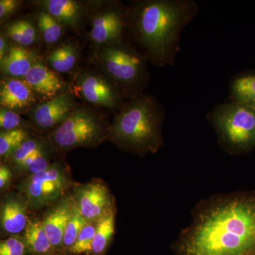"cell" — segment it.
Wrapping results in <instances>:
<instances>
[{"label":"cell","mask_w":255,"mask_h":255,"mask_svg":"<svg viewBox=\"0 0 255 255\" xmlns=\"http://www.w3.org/2000/svg\"><path fill=\"white\" fill-rule=\"evenodd\" d=\"M185 232L182 255H255V196L210 201Z\"/></svg>","instance_id":"6da1fadb"},{"label":"cell","mask_w":255,"mask_h":255,"mask_svg":"<svg viewBox=\"0 0 255 255\" xmlns=\"http://www.w3.org/2000/svg\"><path fill=\"white\" fill-rule=\"evenodd\" d=\"M199 11L193 0L134 1L128 10V31L152 65L172 66L180 50L183 30Z\"/></svg>","instance_id":"7a4b0ae2"},{"label":"cell","mask_w":255,"mask_h":255,"mask_svg":"<svg viewBox=\"0 0 255 255\" xmlns=\"http://www.w3.org/2000/svg\"><path fill=\"white\" fill-rule=\"evenodd\" d=\"M165 110L153 96L142 95L124 104L115 116L110 134L117 145L138 155L155 153L163 145Z\"/></svg>","instance_id":"3957f363"},{"label":"cell","mask_w":255,"mask_h":255,"mask_svg":"<svg viewBox=\"0 0 255 255\" xmlns=\"http://www.w3.org/2000/svg\"><path fill=\"white\" fill-rule=\"evenodd\" d=\"M95 60L102 73L122 90L127 100L142 95L150 81L148 60L135 46L121 41L95 50Z\"/></svg>","instance_id":"277c9868"},{"label":"cell","mask_w":255,"mask_h":255,"mask_svg":"<svg viewBox=\"0 0 255 255\" xmlns=\"http://www.w3.org/2000/svg\"><path fill=\"white\" fill-rule=\"evenodd\" d=\"M221 143L234 153L251 150L255 146V110L233 102L216 106L209 114Z\"/></svg>","instance_id":"5b68a950"},{"label":"cell","mask_w":255,"mask_h":255,"mask_svg":"<svg viewBox=\"0 0 255 255\" xmlns=\"http://www.w3.org/2000/svg\"><path fill=\"white\" fill-rule=\"evenodd\" d=\"M105 128L100 116L79 105L51 134L53 145L61 150L99 145L105 137Z\"/></svg>","instance_id":"8992f818"},{"label":"cell","mask_w":255,"mask_h":255,"mask_svg":"<svg viewBox=\"0 0 255 255\" xmlns=\"http://www.w3.org/2000/svg\"><path fill=\"white\" fill-rule=\"evenodd\" d=\"M128 10L116 1L97 4L90 16V38L96 48L124 41L128 31Z\"/></svg>","instance_id":"52a82bcc"},{"label":"cell","mask_w":255,"mask_h":255,"mask_svg":"<svg viewBox=\"0 0 255 255\" xmlns=\"http://www.w3.org/2000/svg\"><path fill=\"white\" fill-rule=\"evenodd\" d=\"M75 90L87 103L107 110H119L127 102L123 92L110 79L92 70L79 74Z\"/></svg>","instance_id":"ba28073f"},{"label":"cell","mask_w":255,"mask_h":255,"mask_svg":"<svg viewBox=\"0 0 255 255\" xmlns=\"http://www.w3.org/2000/svg\"><path fill=\"white\" fill-rule=\"evenodd\" d=\"M67 179L58 164H50L46 170L31 174L25 181L21 190L33 207H41L55 200L65 191Z\"/></svg>","instance_id":"9c48e42d"},{"label":"cell","mask_w":255,"mask_h":255,"mask_svg":"<svg viewBox=\"0 0 255 255\" xmlns=\"http://www.w3.org/2000/svg\"><path fill=\"white\" fill-rule=\"evenodd\" d=\"M78 106L75 95L68 91L38 102L28 112V116L36 127L46 130L58 127Z\"/></svg>","instance_id":"30bf717a"},{"label":"cell","mask_w":255,"mask_h":255,"mask_svg":"<svg viewBox=\"0 0 255 255\" xmlns=\"http://www.w3.org/2000/svg\"><path fill=\"white\" fill-rule=\"evenodd\" d=\"M75 201L79 211L89 222L98 221L112 212L110 192L100 182L89 183L79 189Z\"/></svg>","instance_id":"8fae6325"},{"label":"cell","mask_w":255,"mask_h":255,"mask_svg":"<svg viewBox=\"0 0 255 255\" xmlns=\"http://www.w3.org/2000/svg\"><path fill=\"white\" fill-rule=\"evenodd\" d=\"M23 80L41 102L51 100L68 91V83L40 59Z\"/></svg>","instance_id":"7c38bea8"},{"label":"cell","mask_w":255,"mask_h":255,"mask_svg":"<svg viewBox=\"0 0 255 255\" xmlns=\"http://www.w3.org/2000/svg\"><path fill=\"white\" fill-rule=\"evenodd\" d=\"M38 97L24 80L4 78L0 83V105L19 114L38 104Z\"/></svg>","instance_id":"4fadbf2b"},{"label":"cell","mask_w":255,"mask_h":255,"mask_svg":"<svg viewBox=\"0 0 255 255\" xmlns=\"http://www.w3.org/2000/svg\"><path fill=\"white\" fill-rule=\"evenodd\" d=\"M61 24L78 29L87 14L86 7L74 0H41L36 1Z\"/></svg>","instance_id":"5bb4252c"},{"label":"cell","mask_w":255,"mask_h":255,"mask_svg":"<svg viewBox=\"0 0 255 255\" xmlns=\"http://www.w3.org/2000/svg\"><path fill=\"white\" fill-rule=\"evenodd\" d=\"M38 59L24 47L12 45L8 54L0 60L1 73L4 78L23 80Z\"/></svg>","instance_id":"9a60e30c"},{"label":"cell","mask_w":255,"mask_h":255,"mask_svg":"<svg viewBox=\"0 0 255 255\" xmlns=\"http://www.w3.org/2000/svg\"><path fill=\"white\" fill-rule=\"evenodd\" d=\"M27 213L24 203L14 196H8L1 204V226L4 233L17 234L26 229Z\"/></svg>","instance_id":"2e32d148"},{"label":"cell","mask_w":255,"mask_h":255,"mask_svg":"<svg viewBox=\"0 0 255 255\" xmlns=\"http://www.w3.org/2000/svg\"><path fill=\"white\" fill-rule=\"evenodd\" d=\"M73 211V200L64 199L47 215L43 228L53 247L63 243L64 233Z\"/></svg>","instance_id":"e0dca14e"},{"label":"cell","mask_w":255,"mask_h":255,"mask_svg":"<svg viewBox=\"0 0 255 255\" xmlns=\"http://www.w3.org/2000/svg\"><path fill=\"white\" fill-rule=\"evenodd\" d=\"M46 62L57 73H70L76 66L79 60V50L76 45L64 43L53 48L46 55Z\"/></svg>","instance_id":"ac0fdd59"},{"label":"cell","mask_w":255,"mask_h":255,"mask_svg":"<svg viewBox=\"0 0 255 255\" xmlns=\"http://www.w3.org/2000/svg\"><path fill=\"white\" fill-rule=\"evenodd\" d=\"M229 90L233 102L244 104L255 110V71L234 77L230 84Z\"/></svg>","instance_id":"d6986e66"},{"label":"cell","mask_w":255,"mask_h":255,"mask_svg":"<svg viewBox=\"0 0 255 255\" xmlns=\"http://www.w3.org/2000/svg\"><path fill=\"white\" fill-rule=\"evenodd\" d=\"M3 34L15 43V45L24 47L34 44L38 38V31L31 20L18 19L8 23Z\"/></svg>","instance_id":"ffe728a7"},{"label":"cell","mask_w":255,"mask_h":255,"mask_svg":"<svg viewBox=\"0 0 255 255\" xmlns=\"http://www.w3.org/2000/svg\"><path fill=\"white\" fill-rule=\"evenodd\" d=\"M25 241L32 251L39 254L48 253L53 247L41 221H28L25 229Z\"/></svg>","instance_id":"44dd1931"},{"label":"cell","mask_w":255,"mask_h":255,"mask_svg":"<svg viewBox=\"0 0 255 255\" xmlns=\"http://www.w3.org/2000/svg\"><path fill=\"white\" fill-rule=\"evenodd\" d=\"M37 23L41 37L47 44H55L63 36V24L45 10L38 11Z\"/></svg>","instance_id":"7402d4cb"},{"label":"cell","mask_w":255,"mask_h":255,"mask_svg":"<svg viewBox=\"0 0 255 255\" xmlns=\"http://www.w3.org/2000/svg\"><path fill=\"white\" fill-rule=\"evenodd\" d=\"M114 225V215L112 211L97 221L95 238L92 244V253L96 255L103 253L113 236Z\"/></svg>","instance_id":"603a6c76"},{"label":"cell","mask_w":255,"mask_h":255,"mask_svg":"<svg viewBox=\"0 0 255 255\" xmlns=\"http://www.w3.org/2000/svg\"><path fill=\"white\" fill-rule=\"evenodd\" d=\"M29 137L28 132L23 128L2 130L0 134V156L1 158L9 157Z\"/></svg>","instance_id":"cb8c5ba5"},{"label":"cell","mask_w":255,"mask_h":255,"mask_svg":"<svg viewBox=\"0 0 255 255\" xmlns=\"http://www.w3.org/2000/svg\"><path fill=\"white\" fill-rule=\"evenodd\" d=\"M88 222L89 221L83 217L79 211L75 200H73V211L64 233L63 244L65 246L72 248L78 239L82 228L85 227Z\"/></svg>","instance_id":"d4e9b609"},{"label":"cell","mask_w":255,"mask_h":255,"mask_svg":"<svg viewBox=\"0 0 255 255\" xmlns=\"http://www.w3.org/2000/svg\"><path fill=\"white\" fill-rule=\"evenodd\" d=\"M44 147L46 144L41 139L29 137L9 157L13 164L19 168L25 161Z\"/></svg>","instance_id":"484cf974"},{"label":"cell","mask_w":255,"mask_h":255,"mask_svg":"<svg viewBox=\"0 0 255 255\" xmlns=\"http://www.w3.org/2000/svg\"><path fill=\"white\" fill-rule=\"evenodd\" d=\"M97 223L88 222L79 234L78 239L70 251L75 254H81L92 252V244L95 238Z\"/></svg>","instance_id":"4316f807"},{"label":"cell","mask_w":255,"mask_h":255,"mask_svg":"<svg viewBox=\"0 0 255 255\" xmlns=\"http://www.w3.org/2000/svg\"><path fill=\"white\" fill-rule=\"evenodd\" d=\"M50 166L48 155L47 153L46 147H44L32 155L27 160L25 161L18 169H22L33 174L46 170Z\"/></svg>","instance_id":"83f0119b"},{"label":"cell","mask_w":255,"mask_h":255,"mask_svg":"<svg viewBox=\"0 0 255 255\" xmlns=\"http://www.w3.org/2000/svg\"><path fill=\"white\" fill-rule=\"evenodd\" d=\"M25 124L20 114L8 109H0V127L2 130H11L23 128Z\"/></svg>","instance_id":"f1b7e54d"},{"label":"cell","mask_w":255,"mask_h":255,"mask_svg":"<svg viewBox=\"0 0 255 255\" xmlns=\"http://www.w3.org/2000/svg\"><path fill=\"white\" fill-rule=\"evenodd\" d=\"M24 251V243L17 238H9L0 243V255H23Z\"/></svg>","instance_id":"f546056e"},{"label":"cell","mask_w":255,"mask_h":255,"mask_svg":"<svg viewBox=\"0 0 255 255\" xmlns=\"http://www.w3.org/2000/svg\"><path fill=\"white\" fill-rule=\"evenodd\" d=\"M21 1L18 0H1L0 1V20L1 22L7 19L16 12L21 6Z\"/></svg>","instance_id":"4dcf8cb0"},{"label":"cell","mask_w":255,"mask_h":255,"mask_svg":"<svg viewBox=\"0 0 255 255\" xmlns=\"http://www.w3.org/2000/svg\"><path fill=\"white\" fill-rule=\"evenodd\" d=\"M11 179V172L6 166L0 167V189L2 190L9 184Z\"/></svg>","instance_id":"1f68e13d"},{"label":"cell","mask_w":255,"mask_h":255,"mask_svg":"<svg viewBox=\"0 0 255 255\" xmlns=\"http://www.w3.org/2000/svg\"><path fill=\"white\" fill-rule=\"evenodd\" d=\"M11 46H9V41L6 37L2 34V33H1V36H0V60H2L8 54L11 49Z\"/></svg>","instance_id":"d6a6232c"}]
</instances>
